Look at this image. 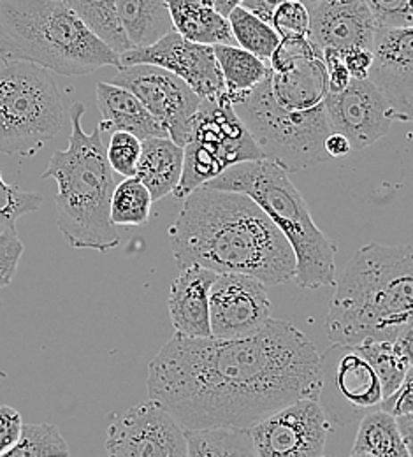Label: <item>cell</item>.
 <instances>
[{
    "label": "cell",
    "mask_w": 413,
    "mask_h": 457,
    "mask_svg": "<svg viewBox=\"0 0 413 457\" xmlns=\"http://www.w3.org/2000/svg\"><path fill=\"white\" fill-rule=\"evenodd\" d=\"M146 386L185 431L250 429L294 401L318 398L320 353L291 322L277 319L243 338L175 333L152 359Z\"/></svg>",
    "instance_id": "1"
},
{
    "label": "cell",
    "mask_w": 413,
    "mask_h": 457,
    "mask_svg": "<svg viewBox=\"0 0 413 457\" xmlns=\"http://www.w3.org/2000/svg\"><path fill=\"white\" fill-rule=\"evenodd\" d=\"M169 243L178 270L197 264L241 273L266 286L295 277V253L271 217L246 194L199 187L185 197Z\"/></svg>",
    "instance_id": "2"
},
{
    "label": "cell",
    "mask_w": 413,
    "mask_h": 457,
    "mask_svg": "<svg viewBox=\"0 0 413 457\" xmlns=\"http://www.w3.org/2000/svg\"><path fill=\"white\" fill-rule=\"evenodd\" d=\"M335 287L326 319L329 342H396L413 322V246H360Z\"/></svg>",
    "instance_id": "3"
},
{
    "label": "cell",
    "mask_w": 413,
    "mask_h": 457,
    "mask_svg": "<svg viewBox=\"0 0 413 457\" xmlns=\"http://www.w3.org/2000/svg\"><path fill=\"white\" fill-rule=\"evenodd\" d=\"M85 106L74 103L69 110V146L55 152L43 179H55L57 228L70 248L110 252L120 245L117 226L112 222V197L117 188L115 171L106 155L103 130L85 132L81 118Z\"/></svg>",
    "instance_id": "4"
},
{
    "label": "cell",
    "mask_w": 413,
    "mask_h": 457,
    "mask_svg": "<svg viewBox=\"0 0 413 457\" xmlns=\"http://www.w3.org/2000/svg\"><path fill=\"white\" fill-rule=\"evenodd\" d=\"M0 60L30 62L62 76L120 67L67 0H0Z\"/></svg>",
    "instance_id": "5"
},
{
    "label": "cell",
    "mask_w": 413,
    "mask_h": 457,
    "mask_svg": "<svg viewBox=\"0 0 413 457\" xmlns=\"http://www.w3.org/2000/svg\"><path fill=\"white\" fill-rule=\"evenodd\" d=\"M206 187L250 195L289 239L295 253V284L302 288L336 286L335 243L317 228L310 208L289 172L273 161L241 162L208 181Z\"/></svg>",
    "instance_id": "6"
},
{
    "label": "cell",
    "mask_w": 413,
    "mask_h": 457,
    "mask_svg": "<svg viewBox=\"0 0 413 457\" xmlns=\"http://www.w3.org/2000/svg\"><path fill=\"white\" fill-rule=\"evenodd\" d=\"M235 112L259 145L264 159L287 172L327 161L326 137L333 132L326 104L313 110H291L277 103L269 74L252 90L231 101Z\"/></svg>",
    "instance_id": "7"
},
{
    "label": "cell",
    "mask_w": 413,
    "mask_h": 457,
    "mask_svg": "<svg viewBox=\"0 0 413 457\" xmlns=\"http://www.w3.org/2000/svg\"><path fill=\"white\" fill-rule=\"evenodd\" d=\"M67 108L52 71L30 62L0 67V154L30 157L65 127Z\"/></svg>",
    "instance_id": "8"
},
{
    "label": "cell",
    "mask_w": 413,
    "mask_h": 457,
    "mask_svg": "<svg viewBox=\"0 0 413 457\" xmlns=\"http://www.w3.org/2000/svg\"><path fill=\"white\" fill-rule=\"evenodd\" d=\"M183 150V172L175 190L179 199L236 164L264 159L229 101H201Z\"/></svg>",
    "instance_id": "9"
},
{
    "label": "cell",
    "mask_w": 413,
    "mask_h": 457,
    "mask_svg": "<svg viewBox=\"0 0 413 457\" xmlns=\"http://www.w3.org/2000/svg\"><path fill=\"white\" fill-rule=\"evenodd\" d=\"M382 382L357 345L333 343L320 355L318 398L329 420L340 426L382 408Z\"/></svg>",
    "instance_id": "10"
},
{
    "label": "cell",
    "mask_w": 413,
    "mask_h": 457,
    "mask_svg": "<svg viewBox=\"0 0 413 457\" xmlns=\"http://www.w3.org/2000/svg\"><path fill=\"white\" fill-rule=\"evenodd\" d=\"M112 83L130 90L169 137L185 146L202 99L181 78L153 63H132L120 67Z\"/></svg>",
    "instance_id": "11"
},
{
    "label": "cell",
    "mask_w": 413,
    "mask_h": 457,
    "mask_svg": "<svg viewBox=\"0 0 413 457\" xmlns=\"http://www.w3.org/2000/svg\"><path fill=\"white\" fill-rule=\"evenodd\" d=\"M257 457H320L329 419L313 398L294 401L250 428Z\"/></svg>",
    "instance_id": "12"
},
{
    "label": "cell",
    "mask_w": 413,
    "mask_h": 457,
    "mask_svg": "<svg viewBox=\"0 0 413 457\" xmlns=\"http://www.w3.org/2000/svg\"><path fill=\"white\" fill-rule=\"evenodd\" d=\"M106 453L121 457H185V429L162 403L150 398L112 422Z\"/></svg>",
    "instance_id": "13"
},
{
    "label": "cell",
    "mask_w": 413,
    "mask_h": 457,
    "mask_svg": "<svg viewBox=\"0 0 413 457\" xmlns=\"http://www.w3.org/2000/svg\"><path fill=\"white\" fill-rule=\"evenodd\" d=\"M132 63H153L168 69L181 78L201 99L217 103L229 101L213 46L192 43L177 30H171L150 46L132 48L120 55V67Z\"/></svg>",
    "instance_id": "14"
},
{
    "label": "cell",
    "mask_w": 413,
    "mask_h": 457,
    "mask_svg": "<svg viewBox=\"0 0 413 457\" xmlns=\"http://www.w3.org/2000/svg\"><path fill=\"white\" fill-rule=\"evenodd\" d=\"M271 319L268 286L241 273H219L210 290V324L215 338H243Z\"/></svg>",
    "instance_id": "15"
},
{
    "label": "cell",
    "mask_w": 413,
    "mask_h": 457,
    "mask_svg": "<svg viewBox=\"0 0 413 457\" xmlns=\"http://www.w3.org/2000/svg\"><path fill=\"white\" fill-rule=\"evenodd\" d=\"M326 110L331 130L343 134L352 152L385 137L396 121L391 104L371 79H352L345 90L327 94Z\"/></svg>",
    "instance_id": "16"
},
{
    "label": "cell",
    "mask_w": 413,
    "mask_h": 457,
    "mask_svg": "<svg viewBox=\"0 0 413 457\" xmlns=\"http://www.w3.org/2000/svg\"><path fill=\"white\" fill-rule=\"evenodd\" d=\"M371 79L391 104L398 121L413 120V25L376 29Z\"/></svg>",
    "instance_id": "17"
},
{
    "label": "cell",
    "mask_w": 413,
    "mask_h": 457,
    "mask_svg": "<svg viewBox=\"0 0 413 457\" xmlns=\"http://www.w3.org/2000/svg\"><path fill=\"white\" fill-rule=\"evenodd\" d=\"M308 11V39L317 48H373L376 23L364 0H317Z\"/></svg>",
    "instance_id": "18"
},
{
    "label": "cell",
    "mask_w": 413,
    "mask_h": 457,
    "mask_svg": "<svg viewBox=\"0 0 413 457\" xmlns=\"http://www.w3.org/2000/svg\"><path fill=\"white\" fill-rule=\"evenodd\" d=\"M219 273L192 264L179 270L168 297L169 317L175 331L183 337H211L210 290Z\"/></svg>",
    "instance_id": "19"
},
{
    "label": "cell",
    "mask_w": 413,
    "mask_h": 457,
    "mask_svg": "<svg viewBox=\"0 0 413 457\" xmlns=\"http://www.w3.org/2000/svg\"><path fill=\"white\" fill-rule=\"evenodd\" d=\"M95 96L101 112V121L97 127L103 132L125 130L139 139L169 136L164 125L145 108V104L130 90L115 83H97Z\"/></svg>",
    "instance_id": "20"
},
{
    "label": "cell",
    "mask_w": 413,
    "mask_h": 457,
    "mask_svg": "<svg viewBox=\"0 0 413 457\" xmlns=\"http://www.w3.org/2000/svg\"><path fill=\"white\" fill-rule=\"evenodd\" d=\"M183 146L169 136L143 139L136 176L146 185L153 203L175 194L183 172Z\"/></svg>",
    "instance_id": "21"
},
{
    "label": "cell",
    "mask_w": 413,
    "mask_h": 457,
    "mask_svg": "<svg viewBox=\"0 0 413 457\" xmlns=\"http://www.w3.org/2000/svg\"><path fill=\"white\" fill-rule=\"evenodd\" d=\"M166 2L173 18V27L185 39L208 46L237 45L229 20L211 5L202 0Z\"/></svg>",
    "instance_id": "22"
},
{
    "label": "cell",
    "mask_w": 413,
    "mask_h": 457,
    "mask_svg": "<svg viewBox=\"0 0 413 457\" xmlns=\"http://www.w3.org/2000/svg\"><path fill=\"white\" fill-rule=\"evenodd\" d=\"M117 16L132 48L150 46L175 30L166 0H117Z\"/></svg>",
    "instance_id": "23"
},
{
    "label": "cell",
    "mask_w": 413,
    "mask_h": 457,
    "mask_svg": "<svg viewBox=\"0 0 413 457\" xmlns=\"http://www.w3.org/2000/svg\"><path fill=\"white\" fill-rule=\"evenodd\" d=\"M351 456L409 457L398 419L384 408L366 413L360 419Z\"/></svg>",
    "instance_id": "24"
},
{
    "label": "cell",
    "mask_w": 413,
    "mask_h": 457,
    "mask_svg": "<svg viewBox=\"0 0 413 457\" xmlns=\"http://www.w3.org/2000/svg\"><path fill=\"white\" fill-rule=\"evenodd\" d=\"M186 456L257 457L250 429L236 426H208L185 431Z\"/></svg>",
    "instance_id": "25"
},
{
    "label": "cell",
    "mask_w": 413,
    "mask_h": 457,
    "mask_svg": "<svg viewBox=\"0 0 413 457\" xmlns=\"http://www.w3.org/2000/svg\"><path fill=\"white\" fill-rule=\"evenodd\" d=\"M213 50L226 81L229 101L246 94L269 74V65L264 60L237 45H215Z\"/></svg>",
    "instance_id": "26"
},
{
    "label": "cell",
    "mask_w": 413,
    "mask_h": 457,
    "mask_svg": "<svg viewBox=\"0 0 413 457\" xmlns=\"http://www.w3.org/2000/svg\"><path fill=\"white\" fill-rule=\"evenodd\" d=\"M67 4L78 12L87 27L119 55L132 50V45L120 25L117 0H67Z\"/></svg>",
    "instance_id": "27"
},
{
    "label": "cell",
    "mask_w": 413,
    "mask_h": 457,
    "mask_svg": "<svg viewBox=\"0 0 413 457\" xmlns=\"http://www.w3.org/2000/svg\"><path fill=\"white\" fill-rule=\"evenodd\" d=\"M227 20L231 23L237 46L257 55L269 65V60L282 41V37L273 29V25L252 14L241 5H237L236 9L227 16Z\"/></svg>",
    "instance_id": "28"
},
{
    "label": "cell",
    "mask_w": 413,
    "mask_h": 457,
    "mask_svg": "<svg viewBox=\"0 0 413 457\" xmlns=\"http://www.w3.org/2000/svg\"><path fill=\"white\" fill-rule=\"evenodd\" d=\"M153 197L137 176H128L117 185L112 197V222L119 228L145 226L150 220Z\"/></svg>",
    "instance_id": "29"
},
{
    "label": "cell",
    "mask_w": 413,
    "mask_h": 457,
    "mask_svg": "<svg viewBox=\"0 0 413 457\" xmlns=\"http://www.w3.org/2000/svg\"><path fill=\"white\" fill-rule=\"evenodd\" d=\"M357 346L376 371L382 382L384 396L389 398L401 386L410 368L409 359L401 352L400 345L392 340H368L359 343Z\"/></svg>",
    "instance_id": "30"
},
{
    "label": "cell",
    "mask_w": 413,
    "mask_h": 457,
    "mask_svg": "<svg viewBox=\"0 0 413 457\" xmlns=\"http://www.w3.org/2000/svg\"><path fill=\"white\" fill-rule=\"evenodd\" d=\"M70 449L54 424H23L21 436L5 457L69 456Z\"/></svg>",
    "instance_id": "31"
},
{
    "label": "cell",
    "mask_w": 413,
    "mask_h": 457,
    "mask_svg": "<svg viewBox=\"0 0 413 457\" xmlns=\"http://www.w3.org/2000/svg\"><path fill=\"white\" fill-rule=\"evenodd\" d=\"M43 206V197L34 192H25L18 185L5 183L0 172V230L16 228V222Z\"/></svg>",
    "instance_id": "32"
},
{
    "label": "cell",
    "mask_w": 413,
    "mask_h": 457,
    "mask_svg": "<svg viewBox=\"0 0 413 457\" xmlns=\"http://www.w3.org/2000/svg\"><path fill=\"white\" fill-rule=\"evenodd\" d=\"M141 145H143V139H139L130 132H125V130L113 132L110 145L106 148V155L112 170L123 178L136 176L137 162L141 157Z\"/></svg>",
    "instance_id": "33"
},
{
    "label": "cell",
    "mask_w": 413,
    "mask_h": 457,
    "mask_svg": "<svg viewBox=\"0 0 413 457\" xmlns=\"http://www.w3.org/2000/svg\"><path fill=\"white\" fill-rule=\"evenodd\" d=\"M271 25L282 39L294 37V36H308V30H310L308 5L299 0H284L273 14Z\"/></svg>",
    "instance_id": "34"
},
{
    "label": "cell",
    "mask_w": 413,
    "mask_h": 457,
    "mask_svg": "<svg viewBox=\"0 0 413 457\" xmlns=\"http://www.w3.org/2000/svg\"><path fill=\"white\" fill-rule=\"evenodd\" d=\"M376 29L413 25V0H364Z\"/></svg>",
    "instance_id": "35"
},
{
    "label": "cell",
    "mask_w": 413,
    "mask_h": 457,
    "mask_svg": "<svg viewBox=\"0 0 413 457\" xmlns=\"http://www.w3.org/2000/svg\"><path fill=\"white\" fill-rule=\"evenodd\" d=\"M21 255H23V243L20 241L16 228H2L0 230V288L9 286L14 280Z\"/></svg>",
    "instance_id": "36"
},
{
    "label": "cell",
    "mask_w": 413,
    "mask_h": 457,
    "mask_svg": "<svg viewBox=\"0 0 413 457\" xmlns=\"http://www.w3.org/2000/svg\"><path fill=\"white\" fill-rule=\"evenodd\" d=\"M322 55H324L326 74H327V94H336L345 90L351 85L352 76L345 65L343 54L336 48H324Z\"/></svg>",
    "instance_id": "37"
},
{
    "label": "cell",
    "mask_w": 413,
    "mask_h": 457,
    "mask_svg": "<svg viewBox=\"0 0 413 457\" xmlns=\"http://www.w3.org/2000/svg\"><path fill=\"white\" fill-rule=\"evenodd\" d=\"M23 429L21 413L12 406H0V457L9 454L18 444Z\"/></svg>",
    "instance_id": "38"
},
{
    "label": "cell",
    "mask_w": 413,
    "mask_h": 457,
    "mask_svg": "<svg viewBox=\"0 0 413 457\" xmlns=\"http://www.w3.org/2000/svg\"><path fill=\"white\" fill-rule=\"evenodd\" d=\"M382 408L391 411L394 417L413 411V364L409 368L401 386L382 403Z\"/></svg>",
    "instance_id": "39"
},
{
    "label": "cell",
    "mask_w": 413,
    "mask_h": 457,
    "mask_svg": "<svg viewBox=\"0 0 413 457\" xmlns=\"http://www.w3.org/2000/svg\"><path fill=\"white\" fill-rule=\"evenodd\" d=\"M342 54H343L345 65H347L352 79H368L369 69L373 63V50L355 46V48H349Z\"/></svg>",
    "instance_id": "40"
},
{
    "label": "cell",
    "mask_w": 413,
    "mask_h": 457,
    "mask_svg": "<svg viewBox=\"0 0 413 457\" xmlns=\"http://www.w3.org/2000/svg\"><path fill=\"white\" fill-rule=\"evenodd\" d=\"M284 0H241V7H244L246 11H250L252 14L259 16L260 20L271 23V18L277 11V7L282 4Z\"/></svg>",
    "instance_id": "41"
},
{
    "label": "cell",
    "mask_w": 413,
    "mask_h": 457,
    "mask_svg": "<svg viewBox=\"0 0 413 457\" xmlns=\"http://www.w3.org/2000/svg\"><path fill=\"white\" fill-rule=\"evenodd\" d=\"M326 152L329 157L333 159H338V157H345L352 152V145L351 141L340 134V132H331L327 137H326Z\"/></svg>",
    "instance_id": "42"
},
{
    "label": "cell",
    "mask_w": 413,
    "mask_h": 457,
    "mask_svg": "<svg viewBox=\"0 0 413 457\" xmlns=\"http://www.w3.org/2000/svg\"><path fill=\"white\" fill-rule=\"evenodd\" d=\"M396 419H398V426H400L403 442L407 445L409 456L413 457V411L412 413H407V415H400Z\"/></svg>",
    "instance_id": "43"
},
{
    "label": "cell",
    "mask_w": 413,
    "mask_h": 457,
    "mask_svg": "<svg viewBox=\"0 0 413 457\" xmlns=\"http://www.w3.org/2000/svg\"><path fill=\"white\" fill-rule=\"evenodd\" d=\"M396 343L400 345L401 352L405 353V357L409 359L410 366L413 364V322H410L407 328H403V331L400 333V337L396 338Z\"/></svg>",
    "instance_id": "44"
},
{
    "label": "cell",
    "mask_w": 413,
    "mask_h": 457,
    "mask_svg": "<svg viewBox=\"0 0 413 457\" xmlns=\"http://www.w3.org/2000/svg\"><path fill=\"white\" fill-rule=\"evenodd\" d=\"M239 4H241V0H210V5L226 18L236 9Z\"/></svg>",
    "instance_id": "45"
},
{
    "label": "cell",
    "mask_w": 413,
    "mask_h": 457,
    "mask_svg": "<svg viewBox=\"0 0 413 457\" xmlns=\"http://www.w3.org/2000/svg\"><path fill=\"white\" fill-rule=\"evenodd\" d=\"M299 2H302V4H306L308 7L313 4V2H317V0H299Z\"/></svg>",
    "instance_id": "46"
}]
</instances>
